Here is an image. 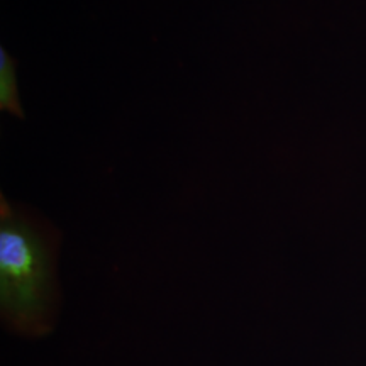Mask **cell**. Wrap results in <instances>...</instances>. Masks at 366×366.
Instances as JSON below:
<instances>
[{
    "mask_svg": "<svg viewBox=\"0 0 366 366\" xmlns=\"http://www.w3.org/2000/svg\"><path fill=\"white\" fill-rule=\"evenodd\" d=\"M16 70V59L7 53L6 48H0V109L14 117L24 119Z\"/></svg>",
    "mask_w": 366,
    "mask_h": 366,
    "instance_id": "2",
    "label": "cell"
},
{
    "mask_svg": "<svg viewBox=\"0 0 366 366\" xmlns=\"http://www.w3.org/2000/svg\"><path fill=\"white\" fill-rule=\"evenodd\" d=\"M58 246L56 227L0 195V310L24 337H43L56 324Z\"/></svg>",
    "mask_w": 366,
    "mask_h": 366,
    "instance_id": "1",
    "label": "cell"
}]
</instances>
